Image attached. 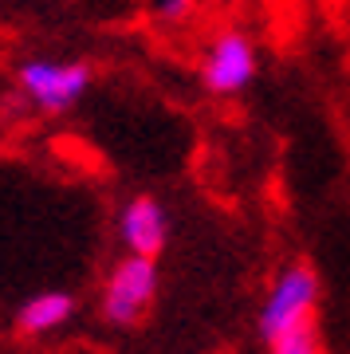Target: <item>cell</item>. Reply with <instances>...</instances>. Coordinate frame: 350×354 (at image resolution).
<instances>
[{
  "label": "cell",
  "mask_w": 350,
  "mask_h": 354,
  "mask_svg": "<svg viewBox=\"0 0 350 354\" xmlns=\"http://www.w3.org/2000/svg\"><path fill=\"white\" fill-rule=\"evenodd\" d=\"M154 299H158V260L126 252L122 260H114V268L102 279L99 311L111 327L130 330L150 315Z\"/></svg>",
  "instance_id": "cell-2"
},
{
  "label": "cell",
  "mask_w": 350,
  "mask_h": 354,
  "mask_svg": "<svg viewBox=\"0 0 350 354\" xmlns=\"http://www.w3.org/2000/svg\"><path fill=\"white\" fill-rule=\"evenodd\" d=\"M197 12V0H154V16L162 24H185Z\"/></svg>",
  "instance_id": "cell-8"
},
{
  "label": "cell",
  "mask_w": 350,
  "mask_h": 354,
  "mask_svg": "<svg viewBox=\"0 0 350 354\" xmlns=\"http://www.w3.org/2000/svg\"><path fill=\"white\" fill-rule=\"evenodd\" d=\"M268 354H323V339H319L315 319L284 330V335H275V339L268 342Z\"/></svg>",
  "instance_id": "cell-7"
},
{
  "label": "cell",
  "mask_w": 350,
  "mask_h": 354,
  "mask_svg": "<svg viewBox=\"0 0 350 354\" xmlns=\"http://www.w3.org/2000/svg\"><path fill=\"white\" fill-rule=\"evenodd\" d=\"M75 295L71 291H39V295H32L20 311H16V330L24 335V339H39V335H51V330L67 327L71 319H75Z\"/></svg>",
  "instance_id": "cell-6"
},
{
  "label": "cell",
  "mask_w": 350,
  "mask_h": 354,
  "mask_svg": "<svg viewBox=\"0 0 350 354\" xmlns=\"http://www.w3.org/2000/svg\"><path fill=\"white\" fill-rule=\"evenodd\" d=\"M95 71L87 59H24L16 67V95L39 114H67L87 99Z\"/></svg>",
  "instance_id": "cell-1"
},
{
  "label": "cell",
  "mask_w": 350,
  "mask_h": 354,
  "mask_svg": "<svg viewBox=\"0 0 350 354\" xmlns=\"http://www.w3.org/2000/svg\"><path fill=\"white\" fill-rule=\"evenodd\" d=\"M315 307H319V276L307 260H291L268 283V295L256 315V330L264 342H272L275 335L315 319Z\"/></svg>",
  "instance_id": "cell-3"
},
{
  "label": "cell",
  "mask_w": 350,
  "mask_h": 354,
  "mask_svg": "<svg viewBox=\"0 0 350 354\" xmlns=\"http://www.w3.org/2000/svg\"><path fill=\"white\" fill-rule=\"evenodd\" d=\"M260 75V51L244 28H221L201 55L197 79L201 91L213 99H237Z\"/></svg>",
  "instance_id": "cell-4"
},
{
  "label": "cell",
  "mask_w": 350,
  "mask_h": 354,
  "mask_svg": "<svg viewBox=\"0 0 350 354\" xmlns=\"http://www.w3.org/2000/svg\"><path fill=\"white\" fill-rule=\"evenodd\" d=\"M114 225H118V241H122L126 252L154 256L158 260L165 252V244H169V213H165V205L154 193L126 197Z\"/></svg>",
  "instance_id": "cell-5"
}]
</instances>
